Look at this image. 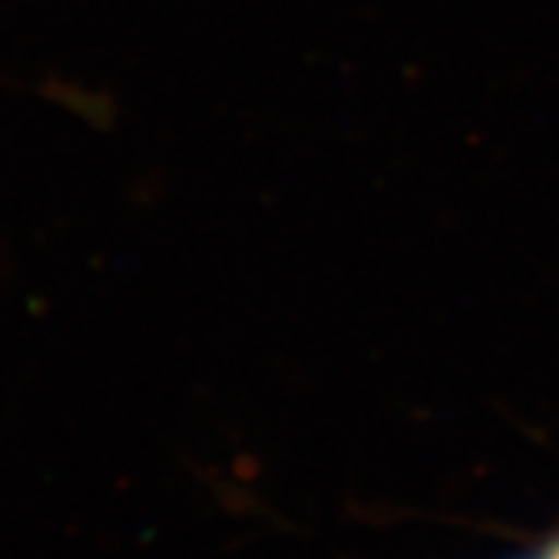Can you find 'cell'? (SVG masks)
<instances>
[{"label": "cell", "instance_id": "1", "mask_svg": "<svg viewBox=\"0 0 559 559\" xmlns=\"http://www.w3.org/2000/svg\"><path fill=\"white\" fill-rule=\"evenodd\" d=\"M528 559H559V538H554L547 547H540L538 554L535 557H528Z\"/></svg>", "mask_w": 559, "mask_h": 559}]
</instances>
